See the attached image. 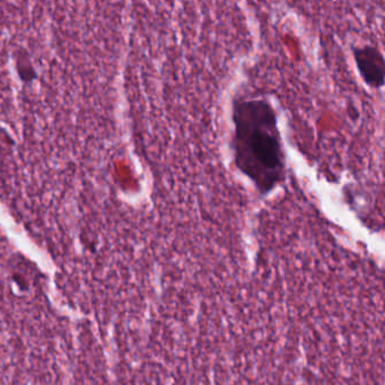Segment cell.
I'll list each match as a JSON object with an SVG mask.
<instances>
[{"label":"cell","instance_id":"cell-1","mask_svg":"<svg viewBox=\"0 0 385 385\" xmlns=\"http://www.w3.org/2000/svg\"><path fill=\"white\" fill-rule=\"evenodd\" d=\"M233 123L234 164L260 195H268L286 177L285 153L274 106L266 100L235 101Z\"/></svg>","mask_w":385,"mask_h":385},{"label":"cell","instance_id":"cell-2","mask_svg":"<svg viewBox=\"0 0 385 385\" xmlns=\"http://www.w3.org/2000/svg\"><path fill=\"white\" fill-rule=\"evenodd\" d=\"M353 56L358 73L365 84L374 90L382 88L385 79V60L382 51L375 46H355Z\"/></svg>","mask_w":385,"mask_h":385}]
</instances>
